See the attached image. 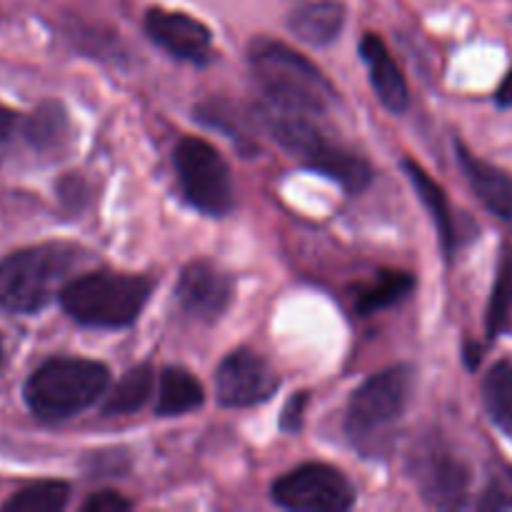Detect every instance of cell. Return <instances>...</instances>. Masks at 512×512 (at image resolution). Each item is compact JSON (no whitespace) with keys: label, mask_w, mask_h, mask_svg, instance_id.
Returning a JSON list of instances; mask_svg holds the SVG:
<instances>
[{"label":"cell","mask_w":512,"mask_h":512,"mask_svg":"<svg viewBox=\"0 0 512 512\" xmlns=\"http://www.w3.org/2000/svg\"><path fill=\"white\" fill-rule=\"evenodd\" d=\"M250 65L273 105L300 115H323L333 105L330 80L280 40L258 38L250 45Z\"/></svg>","instance_id":"obj_1"},{"label":"cell","mask_w":512,"mask_h":512,"mask_svg":"<svg viewBox=\"0 0 512 512\" xmlns=\"http://www.w3.org/2000/svg\"><path fill=\"white\" fill-rule=\"evenodd\" d=\"M258 120L290 155L303 160L308 168L333 178L348 193H360L373 180L370 165L360 155L348 153L345 148L335 145L333 140L325 138L310 123V115L293 113V110H283L270 103L265 108H258Z\"/></svg>","instance_id":"obj_2"},{"label":"cell","mask_w":512,"mask_h":512,"mask_svg":"<svg viewBox=\"0 0 512 512\" xmlns=\"http://www.w3.org/2000/svg\"><path fill=\"white\" fill-rule=\"evenodd\" d=\"M108 368L95 360L53 358L25 383V403L35 418L58 423L83 413L108 388Z\"/></svg>","instance_id":"obj_3"},{"label":"cell","mask_w":512,"mask_h":512,"mask_svg":"<svg viewBox=\"0 0 512 512\" xmlns=\"http://www.w3.org/2000/svg\"><path fill=\"white\" fill-rule=\"evenodd\" d=\"M150 290V280L140 275L90 273L60 290V305L75 323L115 330L138 320Z\"/></svg>","instance_id":"obj_4"},{"label":"cell","mask_w":512,"mask_h":512,"mask_svg":"<svg viewBox=\"0 0 512 512\" xmlns=\"http://www.w3.org/2000/svg\"><path fill=\"white\" fill-rule=\"evenodd\" d=\"M73 263L75 250L65 245H38L8 255L0 263V308L23 315L43 310Z\"/></svg>","instance_id":"obj_5"},{"label":"cell","mask_w":512,"mask_h":512,"mask_svg":"<svg viewBox=\"0 0 512 512\" xmlns=\"http://www.w3.org/2000/svg\"><path fill=\"white\" fill-rule=\"evenodd\" d=\"M415 385L410 365H395L360 385L348 403L345 430L358 448H375L380 435L403 418Z\"/></svg>","instance_id":"obj_6"},{"label":"cell","mask_w":512,"mask_h":512,"mask_svg":"<svg viewBox=\"0 0 512 512\" xmlns=\"http://www.w3.org/2000/svg\"><path fill=\"white\" fill-rule=\"evenodd\" d=\"M183 195L200 213L223 218L235 205V188L223 155L203 138H183L175 148Z\"/></svg>","instance_id":"obj_7"},{"label":"cell","mask_w":512,"mask_h":512,"mask_svg":"<svg viewBox=\"0 0 512 512\" xmlns=\"http://www.w3.org/2000/svg\"><path fill=\"white\" fill-rule=\"evenodd\" d=\"M273 500L285 510L343 512L353 508L355 490L333 465L305 463L275 480Z\"/></svg>","instance_id":"obj_8"},{"label":"cell","mask_w":512,"mask_h":512,"mask_svg":"<svg viewBox=\"0 0 512 512\" xmlns=\"http://www.w3.org/2000/svg\"><path fill=\"white\" fill-rule=\"evenodd\" d=\"M218 400L228 408H253L273 398L280 378L265 358L253 350H235L215 373Z\"/></svg>","instance_id":"obj_9"},{"label":"cell","mask_w":512,"mask_h":512,"mask_svg":"<svg viewBox=\"0 0 512 512\" xmlns=\"http://www.w3.org/2000/svg\"><path fill=\"white\" fill-rule=\"evenodd\" d=\"M175 293L190 315L213 323L228 310L233 300V278L210 260H195L180 273Z\"/></svg>","instance_id":"obj_10"},{"label":"cell","mask_w":512,"mask_h":512,"mask_svg":"<svg viewBox=\"0 0 512 512\" xmlns=\"http://www.w3.org/2000/svg\"><path fill=\"white\" fill-rule=\"evenodd\" d=\"M145 30L150 38L170 55L190 63H205L213 55V35L200 20L185 13L153 8L145 15Z\"/></svg>","instance_id":"obj_11"},{"label":"cell","mask_w":512,"mask_h":512,"mask_svg":"<svg viewBox=\"0 0 512 512\" xmlns=\"http://www.w3.org/2000/svg\"><path fill=\"white\" fill-rule=\"evenodd\" d=\"M415 473H418L420 493L433 508L458 510L468 503L470 473L448 450H425L423 458L418 460Z\"/></svg>","instance_id":"obj_12"},{"label":"cell","mask_w":512,"mask_h":512,"mask_svg":"<svg viewBox=\"0 0 512 512\" xmlns=\"http://www.w3.org/2000/svg\"><path fill=\"white\" fill-rule=\"evenodd\" d=\"M360 55H363L365 65H368L370 83H373V90L380 98V103L388 110H393V113H403L408 108V85H405L403 73H400L398 63L388 53L383 40L373 33L363 35Z\"/></svg>","instance_id":"obj_13"},{"label":"cell","mask_w":512,"mask_h":512,"mask_svg":"<svg viewBox=\"0 0 512 512\" xmlns=\"http://www.w3.org/2000/svg\"><path fill=\"white\" fill-rule=\"evenodd\" d=\"M458 150L460 168H463L465 178H468L470 188L475 190L485 208L495 213L498 218L512 223V178L505 175L503 170L493 168L490 163L480 160L478 155L470 153L463 143H455Z\"/></svg>","instance_id":"obj_14"},{"label":"cell","mask_w":512,"mask_h":512,"mask_svg":"<svg viewBox=\"0 0 512 512\" xmlns=\"http://www.w3.org/2000/svg\"><path fill=\"white\" fill-rule=\"evenodd\" d=\"M403 168L408 173L410 183L415 185V193L423 200V205L428 208V213L433 215V223L440 233V243H443L445 255H453L455 248L460 245V228L453 218V210H450L448 195L445 190L420 168L413 160H403Z\"/></svg>","instance_id":"obj_15"},{"label":"cell","mask_w":512,"mask_h":512,"mask_svg":"<svg viewBox=\"0 0 512 512\" xmlns=\"http://www.w3.org/2000/svg\"><path fill=\"white\" fill-rule=\"evenodd\" d=\"M290 30L308 45H328L345 25V5L335 0H315L298 5L288 18Z\"/></svg>","instance_id":"obj_16"},{"label":"cell","mask_w":512,"mask_h":512,"mask_svg":"<svg viewBox=\"0 0 512 512\" xmlns=\"http://www.w3.org/2000/svg\"><path fill=\"white\" fill-rule=\"evenodd\" d=\"M205 400L203 385L183 368H165L160 375L158 385V403H155V413L163 418H173V415H185L190 410L200 408Z\"/></svg>","instance_id":"obj_17"},{"label":"cell","mask_w":512,"mask_h":512,"mask_svg":"<svg viewBox=\"0 0 512 512\" xmlns=\"http://www.w3.org/2000/svg\"><path fill=\"white\" fill-rule=\"evenodd\" d=\"M155 375L150 365H138V368L128 370L123 378L118 380V385L113 388V393L108 395L103 405V415L115 418V415H133L148 403L150 393H153Z\"/></svg>","instance_id":"obj_18"},{"label":"cell","mask_w":512,"mask_h":512,"mask_svg":"<svg viewBox=\"0 0 512 512\" xmlns=\"http://www.w3.org/2000/svg\"><path fill=\"white\" fill-rule=\"evenodd\" d=\"M483 400L490 420L512 438V360H498L483 383Z\"/></svg>","instance_id":"obj_19"},{"label":"cell","mask_w":512,"mask_h":512,"mask_svg":"<svg viewBox=\"0 0 512 512\" xmlns=\"http://www.w3.org/2000/svg\"><path fill=\"white\" fill-rule=\"evenodd\" d=\"M415 288V278L408 273H383L380 278H375L373 283L365 285L358 290V298H355V310L360 315L378 313V310L390 308V305L400 303L403 298H408Z\"/></svg>","instance_id":"obj_20"},{"label":"cell","mask_w":512,"mask_h":512,"mask_svg":"<svg viewBox=\"0 0 512 512\" xmlns=\"http://www.w3.org/2000/svg\"><path fill=\"white\" fill-rule=\"evenodd\" d=\"M70 488L60 480H43L15 493L3 505L5 512H60L68 505Z\"/></svg>","instance_id":"obj_21"},{"label":"cell","mask_w":512,"mask_h":512,"mask_svg":"<svg viewBox=\"0 0 512 512\" xmlns=\"http://www.w3.org/2000/svg\"><path fill=\"white\" fill-rule=\"evenodd\" d=\"M512 313V248L505 245L503 253H500L498 263V275H495L493 295H490L488 305V335L503 333V328L508 325Z\"/></svg>","instance_id":"obj_22"},{"label":"cell","mask_w":512,"mask_h":512,"mask_svg":"<svg viewBox=\"0 0 512 512\" xmlns=\"http://www.w3.org/2000/svg\"><path fill=\"white\" fill-rule=\"evenodd\" d=\"M68 133V123H65V113L60 105L45 103L33 113V118L25 125V135L35 148H53L63 140Z\"/></svg>","instance_id":"obj_23"},{"label":"cell","mask_w":512,"mask_h":512,"mask_svg":"<svg viewBox=\"0 0 512 512\" xmlns=\"http://www.w3.org/2000/svg\"><path fill=\"white\" fill-rule=\"evenodd\" d=\"M85 512H128L130 503L118 493H98L83 505Z\"/></svg>","instance_id":"obj_24"},{"label":"cell","mask_w":512,"mask_h":512,"mask_svg":"<svg viewBox=\"0 0 512 512\" xmlns=\"http://www.w3.org/2000/svg\"><path fill=\"white\" fill-rule=\"evenodd\" d=\"M305 403H308V395H295V398L285 405V413H283V428L285 430H290V433L300 430V425H303Z\"/></svg>","instance_id":"obj_25"},{"label":"cell","mask_w":512,"mask_h":512,"mask_svg":"<svg viewBox=\"0 0 512 512\" xmlns=\"http://www.w3.org/2000/svg\"><path fill=\"white\" fill-rule=\"evenodd\" d=\"M15 123H18V115H15V110L0 105V143H5V140L10 138Z\"/></svg>","instance_id":"obj_26"},{"label":"cell","mask_w":512,"mask_h":512,"mask_svg":"<svg viewBox=\"0 0 512 512\" xmlns=\"http://www.w3.org/2000/svg\"><path fill=\"white\" fill-rule=\"evenodd\" d=\"M498 103L503 105V108H508V105H512V70L508 73V78H505L503 83H500Z\"/></svg>","instance_id":"obj_27"},{"label":"cell","mask_w":512,"mask_h":512,"mask_svg":"<svg viewBox=\"0 0 512 512\" xmlns=\"http://www.w3.org/2000/svg\"><path fill=\"white\" fill-rule=\"evenodd\" d=\"M0 363H3V343H0Z\"/></svg>","instance_id":"obj_28"}]
</instances>
